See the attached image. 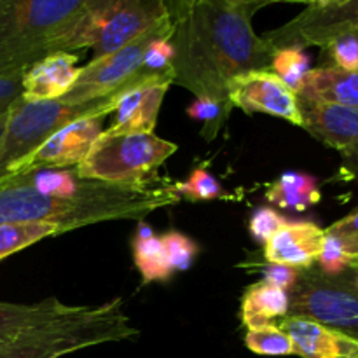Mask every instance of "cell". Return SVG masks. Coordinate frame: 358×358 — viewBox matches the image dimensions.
I'll return each mask as SVG.
<instances>
[{"instance_id":"7a4b0ae2","label":"cell","mask_w":358,"mask_h":358,"mask_svg":"<svg viewBox=\"0 0 358 358\" xmlns=\"http://www.w3.org/2000/svg\"><path fill=\"white\" fill-rule=\"evenodd\" d=\"M90 0H0V77H23L55 52L79 51Z\"/></svg>"},{"instance_id":"5bb4252c","label":"cell","mask_w":358,"mask_h":358,"mask_svg":"<svg viewBox=\"0 0 358 358\" xmlns=\"http://www.w3.org/2000/svg\"><path fill=\"white\" fill-rule=\"evenodd\" d=\"M173 76L150 77L145 83L124 91L114 108V121L105 131L112 135L126 133H154L159 108Z\"/></svg>"},{"instance_id":"83f0119b","label":"cell","mask_w":358,"mask_h":358,"mask_svg":"<svg viewBox=\"0 0 358 358\" xmlns=\"http://www.w3.org/2000/svg\"><path fill=\"white\" fill-rule=\"evenodd\" d=\"M159 240L168 264L173 271H185L191 268L199 252L196 241H192L180 231H168L163 236H159Z\"/></svg>"},{"instance_id":"484cf974","label":"cell","mask_w":358,"mask_h":358,"mask_svg":"<svg viewBox=\"0 0 358 358\" xmlns=\"http://www.w3.org/2000/svg\"><path fill=\"white\" fill-rule=\"evenodd\" d=\"M171 191L178 198L191 199V201H212V199H229L233 196L224 191L220 182L213 177L205 168H196L187 180L175 182L170 185Z\"/></svg>"},{"instance_id":"8fae6325","label":"cell","mask_w":358,"mask_h":358,"mask_svg":"<svg viewBox=\"0 0 358 358\" xmlns=\"http://www.w3.org/2000/svg\"><path fill=\"white\" fill-rule=\"evenodd\" d=\"M227 100L247 114L275 115L292 124H303L299 98L271 70H252L234 77L227 86Z\"/></svg>"},{"instance_id":"44dd1931","label":"cell","mask_w":358,"mask_h":358,"mask_svg":"<svg viewBox=\"0 0 358 358\" xmlns=\"http://www.w3.org/2000/svg\"><path fill=\"white\" fill-rule=\"evenodd\" d=\"M266 199L282 210L304 212L322 199L318 180L308 173L287 171L266 191Z\"/></svg>"},{"instance_id":"836d02e7","label":"cell","mask_w":358,"mask_h":358,"mask_svg":"<svg viewBox=\"0 0 358 358\" xmlns=\"http://www.w3.org/2000/svg\"><path fill=\"white\" fill-rule=\"evenodd\" d=\"M261 273L262 282L280 290H285V292H290L294 289L297 276H299V269L289 268V266L268 264V262L264 264V268H261Z\"/></svg>"},{"instance_id":"4fadbf2b","label":"cell","mask_w":358,"mask_h":358,"mask_svg":"<svg viewBox=\"0 0 358 358\" xmlns=\"http://www.w3.org/2000/svg\"><path fill=\"white\" fill-rule=\"evenodd\" d=\"M301 128L345 157L358 154V108L299 98Z\"/></svg>"},{"instance_id":"7402d4cb","label":"cell","mask_w":358,"mask_h":358,"mask_svg":"<svg viewBox=\"0 0 358 358\" xmlns=\"http://www.w3.org/2000/svg\"><path fill=\"white\" fill-rule=\"evenodd\" d=\"M69 231V227L56 226V224H2L0 226V261L45 238L58 236Z\"/></svg>"},{"instance_id":"2e32d148","label":"cell","mask_w":358,"mask_h":358,"mask_svg":"<svg viewBox=\"0 0 358 358\" xmlns=\"http://www.w3.org/2000/svg\"><path fill=\"white\" fill-rule=\"evenodd\" d=\"M325 241V229L313 222H290L264 243V261L268 264L310 269L317 264Z\"/></svg>"},{"instance_id":"4316f807","label":"cell","mask_w":358,"mask_h":358,"mask_svg":"<svg viewBox=\"0 0 358 358\" xmlns=\"http://www.w3.org/2000/svg\"><path fill=\"white\" fill-rule=\"evenodd\" d=\"M231 110H233V105L226 103V101L212 100V98H196L187 107V115L203 122L201 136L206 142H212L217 138L222 126L226 124Z\"/></svg>"},{"instance_id":"30bf717a","label":"cell","mask_w":358,"mask_h":358,"mask_svg":"<svg viewBox=\"0 0 358 358\" xmlns=\"http://www.w3.org/2000/svg\"><path fill=\"white\" fill-rule=\"evenodd\" d=\"M358 34V0H318L283 27L264 35L275 49L320 45Z\"/></svg>"},{"instance_id":"ba28073f","label":"cell","mask_w":358,"mask_h":358,"mask_svg":"<svg viewBox=\"0 0 358 358\" xmlns=\"http://www.w3.org/2000/svg\"><path fill=\"white\" fill-rule=\"evenodd\" d=\"M171 31H173V23H171L170 10H168L166 17H163L152 28L133 38L131 42H128L110 55L93 58L86 66H83L76 86L70 90L65 100L91 101L108 96H119L124 91L149 80L150 77H156L142 73L143 56H145L150 42L163 37V35L171 34Z\"/></svg>"},{"instance_id":"3957f363","label":"cell","mask_w":358,"mask_h":358,"mask_svg":"<svg viewBox=\"0 0 358 358\" xmlns=\"http://www.w3.org/2000/svg\"><path fill=\"white\" fill-rule=\"evenodd\" d=\"M177 194L164 187H149L131 198L72 199L55 198L28 185L20 177L0 180V226L2 224H56L70 231L108 220H143L159 208L177 205Z\"/></svg>"},{"instance_id":"9a60e30c","label":"cell","mask_w":358,"mask_h":358,"mask_svg":"<svg viewBox=\"0 0 358 358\" xmlns=\"http://www.w3.org/2000/svg\"><path fill=\"white\" fill-rule=\"evenodd\" d=\"M77 52H55L41 59L21 77V100L51 101L63 100L76 86L83 66L77 65Z\"/></svg>"},{"instance_id":"74e56055","label":"cell","mask_w":358,"mask_h":358,"mask_svg":"<svg viewBox=\"0 0 358 358\" xmlns=\"http://www.w3.org/2000/svg\"><path fill=\"white\" fill-rule=\"evenodd\" d=\"M353 271H355V280H357V289H358V269H353Z\"/></svg>"},{"instance_id":"ac0fdd59","label":"cell","mask_w":358,"mask_h":358,"mask_svg":"<svg viewBox=\"0 0 358 358\" xmlns=\"http://www.w3.org/2000/svg\"><path fill=\"white\" fill-rule=\"evenodd\" d=\"M77 306L62 303L58 297H45L34 304H16L0 301V345L13 341L30 329L41 327L70 315Z\"/></svg>"},{"instance_id":"e0dca14e","label":"cell","mask_w":358,"mask_h":358,"mask_svg":"<svg viewBox=\"0 0 358 358\" xmlns=\"http://www.w3.org/2000/svg\"><path fill=\"white\" fill-rule=\"evenodd\" d=\"M278 325L303 358H358V341L303 317H285Z\"/></svg>"},{"instance_id":"7c38bea8","label":"cell","mask_w":358,"mask_h":358,"mask_svg":"<svg viewBox=\"0 0 358 358\" xmlns=\"http://www.w3.org/2000/svg\"><path fill=\"white\" fill-rule=\"evenodd\" d=\"M105 117H87L73 121L49 136L38 149L17 161L9 170L10 175L27 173L34 170H66L76 168L90 152L91 145L103 133ZM3 177V178H6Z\"/></svg>"},{"instance_id":"1f68e13d","label":"cell","mask_w":358,"mask_h":358,"mask_svg":"<svg viewBox=\"0 0 358 358\" xmlns=\"http://www.w3.org/2000/svg\"><path fill=\"white\" fill-rule=\"evenodd\" d=\"M318 269L329 276H339L350 269V257L338 238L325 233L324 247L318 255Z\"/></svg>"},{"instance_id":"cb8c5ba5","label":"cell","mask_w":358,"mask_h":358,"mask_svg":"<svg viewBox=\"0 0 358 358\" xmlns=\"http://www.w3.org/2000/svg\"><path fill=\"white\" fill-rule=\"evenodd\" d=\"M273 73L280 77L290 90L297 91L303 86L304 77L310 72V58L303 48H278L273 55L271 66Z\"/></svg>"},{"instance_id":"d590c367","label":"cell","mask_w":358,"mask_h":358,"mask_svg":"<svg viewBox=\"0 0 358 358\" xmlns=\"http://www.w3.org/2000/svg\"><path fill=\"white\" fill-rule=\"evenodd\" d=\"M152 236H156V234H154V231H152V227H150L147 222H143V220H140L135 238H152Z\"/></svg>"},{"instance_id":"6da1fadb","label":"cell","mask_w":358,"mask_h":358,"mask_svg":"<svg viewBox=\"0 0 358 358\" xmlns=\"http://www.w3.org/2000/svg\"><path fill=\"white\" fill-rule=\"evenodd\" d=\"M264 0H178L166 2L173 34V83L196 98L226 101L236 76L269 70L276 49L254 31Z\"/></svg>"},{"instance_id":"f546056e","label":"cell","mask_w":358,"mask_h":358,"mask_svg":"<svg viewBox=\"0 0 358 358\" xmlns=\"http://www.w3.org/2000/svg\"><path fill=\"white\" fill-rule=\"evenodd\" d=\"M325 233L338 238L350 257V269H358V208L325 229Z\"/></svg>"},{"instance_id":"ffe728a7","label":"cell","mask_w":358,"mask_h":358,"mask_svg":"<svg viewBox=\"0 0 358 358\" xmlns=\"http://www.w3.org/2000/svg\"><path fill=\"white\" fill-rule=\"evenodd\" d=\"M289 292L259 282L248 287L241 299V320L248 331L273 324L289 315Z\"/></svg>"},{"instance_id":"603a6c76","label":"cell","mask_w":358,"mask_h":358,"mask_svg":"<svg viewBox=\"0 0 358 358\" xmlns=\"http://www.w3.org/2000/svg\"><path fill=\"white\" fill-rule=\"evenodd\" d=\"M133 259H135V266L138 268L145 283L166 282L173 275V269L168 264L159 236L135 238L133 240Z\"/></svg>"},{"instance_id":"52a82bcc","label":"cell","mask_w":358,"mask_h":358,"mask_svg":"<svg viewBox=\"0 0 358 358\" xmlns=\"http://www.w3.org/2000/svg\"><path fill=\"white\" fill-rule=\"evenodd\" d=\"M355 271L329 276L315 264L299 269V276L289 292V315L303 317L358 341V289Z\"/></svg>"},{"instance_id":"e575fe53","label":"cell","mask_w":358,"mask_h":358,"mask_svg":"<svg viewBox=\"0 0 358 358\" xmlns=\"http://www.w3.org/2000/svg\"><path fill=\"white\" fill-rule=\"evenodd\" d=\"M21 77H0V115L21 98Z\"/></svg>"},{"instance_id":"4dcf8cb0","label":"cell","mask_w":358,"mask_h":358,"mask_svg":"<svg viewBox=\"0 0 358 358\" xmlns=\"http://www.w3.org/2000/svg\"><path fill=\"white\" fill-rule=\"evenodd\" d=\"M285 224V217L280 215L275 208L262 206V208H257L252 213L250 222H248V231H250L252 238H254L257 243L264 245L266 241L271 240Z\"/></svg>"},{"instance_id":"8d00e7d4","label":"cell","mask_w":358,"mask_h":358,"mask_svg":"<svg viewBox=\"0 0 358 358\" xmlns=\"http://www.w3.org/2000/svg\"><path fill=\"white\" fill-rule=\"evenodd\" d=\"M9 112H10V108H9V110L6 112V114H2V115H0V138H2L3 131H6L7 121H9Z\"/></svg>"},{"instance_id":"5b68a950","label":"cell","mask_w":358,"mask_h":358,"mask_svg":"<svg viewBox=\"0 0 358 358\" xmlns=\"http://www.w3.org/2000/svg\"><path fill=\"white\" fill-rule=\"evenodd\" d=\"M119 96L91 101H24L17 100L10 107L6 131L0 138V180L10 168L34 152L49 136L63 126L87 117H105L117 107Z\"/></svg>"},{"instance_id":"ab89813d","label":"cell","mask_w":358,"mask_h":358,"mask_svg":"<svg viewBox=\"0 0 358 358\" xmlns=\"http://www.w3.org/2000/svg\"><path fill=\"white\" fill-rule=\"evenodd\" d=\"M355 35H358V34H355Z\"/></svg>"},{"instance_id":"d6986e66","label":"cell","mask_w":358,"mask_h":358,"mask_svg":"<svg viewBox=\"0 0 358 358\" xmlns=\"http://www.w3.org/2000/svg\"><path fill=\"white\" fill-rule=\"evenodd\" d=\"M297 98L358 108V72L318 66L304 77Z\"/></svg>"},{"instance_id":"277c9868","label":"cell","mask_w":358,"mask_h":358,"mask_svg":"<svg viewBox=\"0 0 358 358\" xmlns=\"http://www.w3.org/2000/svg\"><path fill=\"white\" fill-rule=\"evenodd\" d=\"M138 336L121 297L98 306H77L70 315L23 332L0 345V358H63L93 346Z\"/></svg>"},{"instance_id":"f1b7e54d","label":"cell","mask_w":358,"mask_h":358,"mask_svg":"<svg viewBox=\"0 0 358 358\" xmlns=\"http://www.w3.org/2000/svg\"><path fill=\"white\" fill-rule=\"evenodd\" d=\"M171 34L163 35V37L150 42V45L145 51V56H143V76H168V73H171V63H173L175 56L173 45L170 42Z\"/></svg>"},{"instance_id":"9c48e42d","label":"cell","mask_w":358,"mask_h":358,"mask_svg":"<svg viewBox=\"0 0 358 358\" xmlns=\"http://www.w3.org/2000/svg\"><path fill=\"white\" fill-rule=\"evenodd\" d=\"M168 16L163 0H90L77 48H91L94 58L117 51Z\"/></svg>"},{"instance_id":"8992f818","label":"cell","mask_w":358,"mask_h":358,"mask_svg":"<svg viewBox=\"0 0 358 358\" xmlns=\"http://www.w3.org/2000/svg\"><path fill=\"white\" fill-rule=\"evenodd\" d=\"M177 143L154 133L112 135L103 129L76 166L84 180L115 185H149L147 177L177 152Z\"/></svg>"},{"instance_id":"f35d334b","label":"cell","mask_w":358,"mask_h":358,"mask_svg":"<svg viewBox=\"0 0 358 358\" xmlns=\"http://www.w3.org/2000/svg\"><path fill=\"white\" fill-rule=\"evenodd\" d=\"M353 159H355V161H357V166H358V156H357V157H353Z\"/></svg>"},{"instance_id":"d6a6232c","label":"cell","mask_w":358,"mask_h":358,"mask_svg":"<svg viewBox=\"0 0 358 358\" xmlns=\"http://www.w3.org/2000/svg\"><path fill=\"white\" fill-rule=\"evenodd\" d=\"M334 69L358 72V35H346L324 48Z\"/></svg>"},{"instance_id":"d4e9b609","label":"cell","mask_w":358,"mask_h":358,"mask_svg":"<svg viewBox=\"0 0 358 358\" xmlns=\"http://www.w3.org/2000/svg\"><path fill=\"white\" fill-rule=\"evenodd\" d=\"M245 346L252 353L262 357L296 355L292 339L275 324L262 325V327L254 329V331H247V334H245Z\"/></svg>"}]
</instances>
